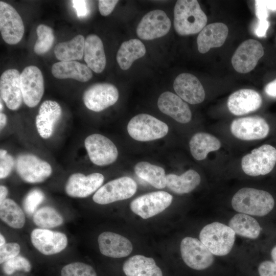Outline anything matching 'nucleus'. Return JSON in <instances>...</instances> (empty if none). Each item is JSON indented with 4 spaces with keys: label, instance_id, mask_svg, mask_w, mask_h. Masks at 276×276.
Here are the masks:
<instances>
[{
    "label": "nucleus",
    "instance_id": "12",
    "mask_svg": "<svg viewBox=\"0 0 276 276\" xmlns=\"http://www.w3.org/2000/svg\"><path fill=\"white\" fill-rule=\"evenodd\" d=\"M266 120L259 116L242 117L234 120L230 126L232 134L243 141L258 140L265 138L269 132Z\"/></svg>",
    "mask_w": 276,
    "mask_h": 276
},
{
    "label": "nucleus",
    "instance_id": "19",
    "mask_svg": "<svg viewBox=\"0 0 276 276\" xmlns=\"http://www.w3.org/2000/svg\"><path fill=\"white\" fill-rule=\"evenodd\" d=\"M20 76L18 70L11 68L5 71L0 78L1 98L7 107L13 110L18 109L23 100Z\"/></svg>",
    "mask_w": 276,
    "mask_h": 276
},
{
    "label": "nucleus",
    "instance_id": "24",
    "mask_svg": "<svg viewBox=\"0 0 276 276\" xmlns=\"http://www.w3.org/2000/svg\"><path fill=\"white\" fill-rule=\"evenodd\" d=\"M61 114V107L56 101L46 100L41 104L38 114L36 117L35 124L41 137L48 139L52 135L54 126Z\"/></svg>",
    "mask_w": 276,
    "mask_h": 276
},
{
    "label": "nucleus",
    "instance_id": "17",
    "mask_svg": "<svg viewBox=\"0 0 276 276\" xmlns=\"http://www.w3.org/2000/svg\"><path fill=\"white\" fill-rule=\"evenodd\" d=\"M31 240L33 246L45 255H52L61 251L67 244V237L64 234L43 228L33 230Z\"/></svg>",
    "mask_w": 276,
    "mask_h": 276
},
{
    "label": "nucleus",
    "instance_id": "2",
    "mask_svg": "<svg viewBox=\"0 0 276 276\" xmlns=\"http://www.w3.org/2000/svg\"><path fill=\"white\" fill-rule=\"evenodd\" d=\"M208 18L196 0H179L174 9V27L180 35L196 34L205 26Z\"/></svg>",
    "mask_w": 276,
    "mask_h": 276
},
{
    "label": "nucleus",
    "instance_id": "27",
    "mask_svg": "<svg viewBox=\"0 0 276 276\" xmlns=\"http://www.w3.org/2000/svg\"><path fill=\"white\" fill-rule=\"evenodd\" d=\"M51 72L56 78H72L83 82L88 81L93 77L91 70L86 64L76 61L56 62L52 65Z\"/></svg>",
    "mask_w": 276,
    "mask_h": 276
},
{
    "label": "nucleus",
    "instance_id": "4",
    "mask_svg": "<svg viewBox=\"0 0 276 276\" xmlns=\"http://www.w3.org/2000/svg\"><path fill=\"white\" fill-rule=\"evenodd\" d=\"M127 131L134 140L147 142L164 137L169 127L164 122L146 113L133 117L128 122Z\"/></svg>",
    "mask_w": 276,
    "mask_h": 276
},
{
    "label": "nucleus",
    "instance_id": "25",
    "mask_svg": "<svg viewBox=\"0 0 276 276\" xmlns=\"http://www.w3.org/2000/svg\"><path fill=\"white\" fill-rule=\"evenodd\" d=\"M228 33L227 26L222 22L212 23L205 26L197 37L198 51L204 54L211 48L222 46L227 38Z\"/></svg>",
    "mask_w": 276,
    "mask_h": 276
},
{
    "label": "nucleus",
    "instance_id": "20",
    "mask_svg": "<svg viewBox=\"0 0 276 276\" xmlns=\"http://www.w3.org/2000/svg\"><path fill=\"white\" fill-rule=\"evenodd\" d=\"M173 87L180 98L191 104H199L204 100L205 91L201 83L191 74L182 73L177 76Z\"/></svg>",
    "mask_w": 276,
    "mask_h": 276
},
{
    "label": "nucleus",
    "instance_id": "3",
    "mask_svg": "<svg viewBox=\"0 0 276 276\" xmlns=\"http://www.w3.org/2000/svg\"><path fill=\"white\" fill-rule=\"evenodd\" d=\"M199 239L214 255L223 256L231 251L235 233L228 225L214 222L206 225L199 233Z\"/></svg>",
    "mask_w": 276,
    "mask_h": 276
},
{
    "label": "nucleus",
    "instance_id": "44",
    "mask_svg": "<svg viewBox=\"0 0 276 276\" xmlns=\"http://www.w3.org/2000/svg\"><path fill=\"white\" fill-rule=\"evenodd\" d=\"M118 2L119 1L117 0L99 1L98 6L100 14L104 16L109 15Z\"/></svg>",
    "mask_w": 276,
    "mask_h": 276
},
{
    "label": "nucleus",
    "instance_id": "47",
    "mask_svg": "<svg viewBox=\"0 0 276 276\" xmlns=\"http://www.w3.org/2000/svg\"><path fill=\"white\" fill-rule=\"evenodd\" d=\"M269 22L267 20H259V24L255 31L257 36L259 37H265L267 30L269 27Z\"/></svg>",
    "mask_w": 276,
    "mask_h": 276
},
{
    "label": "nucleus",
    "instance_id": "39",
    "mask_svg": "<svg viewBox=\"0 0 276 276\" xmlns=\"http://www.w3.org/2000/svg\"><path fill=\"white\" fill-rule=\"evenodd\" d=\"M31 269V264L28 259L18 255L3 263V270L7 275L12 274L16 271L29 272Z\"/></svg>",
    "mask_w": 276,
    "mask_h": 276
},
{
    "label": "nucleus",
    "instance_id": "31",
    "mask_svg": "<svg viewBox=\"0 0 276 276\" xmlns=\"http://www.w3.org/2000/svg\"><path fill=\"white\" fill-rule=\"evenodd\" d=\"M146 48L137 39H131L122 43L117 54V61L121 69L127 70L136 59L143 57Z\"/></svg>",
    "mask_w": 276,
    "mask_h": 276
},
{
    "label": "nucleus",
    "instance_id": "18",
    "mask_svg": "<svg viewBox=\"0 0 276 276\" xmlns=\"http://www.w3.org/2000/svg\"><path fill=\"white\" fill-rule=\"evenodd\" d=\"M104 176L99 173L87 176L80 173L72 174L65 185L66 194L73 197H86L97 191L104 181Z\"/></svg>",
    "mask_w": 276,
    "mask_h": 276
},
{
    "label": "nucleus",
    "instance_id": "41",
    "mask_svg": "<svg viewBox=\"0 0 276 276\" xmlns=\"http://www.w3.org/2000/svg\"><path fill=\"white\" fill-rule=\"evenodd\" d=\"M14 165L13 157L7 153V151L0 150V178L7 177L12 171Z\"/></svg>",
    "mask_w": 276,
    "mask_h": 276
},
{
    "label": "nucleus",
    "instance_id": "53",
    "mask_svg": "<svg viewBox=\"0 0 276 276\" xmlns=\"http://www.w3.org/2000/svg\"><path fill=\"white\" fill-rule=\"evenodd\" d=\"M6 243V241L4 237L2 234L0 235V247H2Z\"/></svg>",
    "mask_w": 276,
    "mask_h": 276
},
{
    "label": "nucleus",
    "instance_id": "45",
    "mask_svg": "<svg viewBox=\"0 0 276 276\" xmlns=\"http://www.w3.org/2000/svg\"><path fill=\"white\" fill-rule=\"evenodd\" d=\"M256 14L259 20H267L268 16V9L265 1H255Z\"/></svg>",
    "mask_w": 276,
    "mask_h": 276
},
{
    "label": "nucleus",
    "instance_id": "16",
    "mask_svg": "<svg viewBox=\"0 0 276 276\" xmlns=\"http://www.w3.org/2000/svg\"><path fill=\"white\" fill-rule=\"evenodd\" d=\"M264 53L263 46L259 41L247 39L234 53L232 58V65L238 73H248L256 67Z\"/></svg>",
    "mask_w": 276,
    "mask_h": 276
},
{
    "label": "nucleus",
    "instance_id": "32",
    "mask_svg": "<svg viewBox=\"0 0 276 276\" xmlns=\"http://www.w3.org/2000/svg\"><path fill=\"white\" fill-rule=\"evenodd\" d=\"M85 40L84 36L78 35L71 40L57 43L54 48V54L60 61L81 60L84 55Z\"/></svg>",
    "mask_w": 276,
    "mask_h": 276
},
{
    "label": "nucleus",
    "instance_id": "8",
    "mask_svg": "<svg viewBox=\"0 0 276 276\" xmlns=\"http://www.w3.org/2000/svg\"><path fill=\"white\" fill-rule=\"evenodd\" d=\"M84 145L91 162L98 166H103L114 162L118 151L114 143L108 137L98 133L88 136Z\"/></svg>",
    "mask_w": 276,
    "mask_h": 276
},
{
    "label": "nucleus",
    "instance_id": "49",
    "mask_svg": "<svg viewBox=\"0 0 276 276\" xmlns=\"http://www.w3.org/2000/svg\"><path fill=\"white\" fill-rule=\"evenodd\" d=\"M8 192V189L5 186L2 185L0 186V203L6 199Z\"/></svg>",
    "mask_w": 276,
    "mask_h": 276
},
{
    "label": "nucleus",
    "instance_id": "1",
    "mask_svg": "<svg viewBox=\"0 0 276 276\" xmlns=\"http://www.w3.org/2000/svg\"><path fill=\"white\" fill-rule=\"evenodd\" d=\"M231 203L233 208L240 213L261 217L272 211L274 200L266 191L245 187L234 194Z\"/></svg>",
    "mask_w": 276,
    "mask_h": 276
},
{
    "label": "nucleus",
    "instance_id": "30",
    "mask_svg": "<svg viewBox=\"0 0 276 276\" xmlns=\"http://www.w3.org/2000/svg\"><path fill=\"white\" fill-rule=\"evenodd\" d=\"M166 180V186L171 191L177 194H183L194 190L200 184L201 177L197 171L190 169L179 176L167 174Z\"/></svg>",
    "mask_w": 276,
    "mask_h": 276
},
{
    "label": "nucleus",
    "instance_id": "43",
    "mask_svg": "<svg viewBox=\"0 0 276 276\" xmlns=\"http://www.w3.org/2000/svg\"><path fill=\"white\" fill-rule=\"evenodd\" d=\"M260 276H276V265L273 262L264 261L258 267Z\"/></svg>",
    "mask_w": 276,
    "mask_h": 276
},
{
    "label": "nucleus",
    "instance_id": "5",
    "mask_svg": "<svg viewBox=\"0 0 276 276\" xmlns=\"http://www.w3.org/2000/svg\"><path fill=\"white\" fill-rule=\"evenodd\" d=\"M276 164V149L269 144L253 149L241 159V168L250 176L265 175L270 173Z\"/></svg>",
    "mask_w": 276,
    "mask_h": 276
},
{
    "label": "nucleus",
    "instance_id": "11",
    "mask_svg": "<svg viewBox=\"0 0 276 276\" xmlns=\"http://www.w3.org/2000/svg\"><path fill=\"white\" fill-rule=\"evenodd\" d=\"M23 101L29 107L37 105L44 93L43 78L41 71L35 66L24 68L20 76Z\"/></svg>",
    "mask_w": 276,
    "mask_h": 276
},
{
    "label": "nucleus",
    "instance_id": "46",
    "mask_svg": "<svg viewBox=\"0 0 276 276\" xmlns=\"http://www.w3.org/2000/svg\"><path fill=\"white\" fill-rule=\"evenodd\" d=\"M73 7L75 9L78 17H82L88 13V9L86 6V1L82 0H75L72 1Z\"/></svg>",
    "mask_w": 276,
    "mask_h": 276
},
{
    "label": "nucleus",
    "instance_id": "54",
    "mask_svg": "<svg viewBox=\"0 0 276 276\" xmlns=\"http://www.w3.org/2000/svg\"><path fill=\"white\" fill-rule=\"evenodd\" d=\"M0 106H1V107H0V110H1V111H2V109H3V103H2L1 100Z\"/></svg>",
    "mask_w": 276,
    "mask_h": 276
},
{
    "label": "nucleus",
    "instance_id": "26",
    "mask_svg": "<svg viewBox=\"0 0 276 276\" xmlns=\"http://www.w3.org/2000/svg\"><path fill=\"white\" fill-rule=\"evenodd\" d=\"M84 59L88 67L94 72L100 73L106 65V57L103 42L95 34L87 36L85 40Z\"/></svg>",
    "mask_w": 276,
    "mask_h": 276
},
{
    "label": "nucleus",
    "instance_id": "9",
    "mask_svg": "<svg viewBox=\"0 0 276 276\" xmlns=\"http://www.w3.org/2000/svg\"><path fill=\"white\" fill-rule=\"evenodd\" d=\"M172 199L173 196L166 192H153L134 199L130 206L134 213L146 219L164 211L171 204Z\"/></svg>",
    "mask_w": 276,
    "mask_h": 276
},
{
    "label": "nucleus",
    "instance_id": "21",
    "mask_svg": "<svg viewBox=\"0 0 276 276\" xmlns=\"http://www.w3.org/2000/svg\"><path fill=\"white\" fill-rule=\"evenodd\" d=\"M261 95L251 89H241L228 97L227 107L229 111L235 116H242L255 111L261 106Z\"/></svg>",
    "mask_w": 276,
    "mask_h": 276
},
{
    "label": "nucleus",
    "instance_id": "51",
    "mask_svg": "<svg viewBox=\"0 0 276 276\" xmlns=\"http://www.w3.org/2000/svg\"><path fill=\"white\" fill-rule=\"evenodd\" d=\"M7 123V116L4 113H0V128L2 130Z\"/></svg>",
    "mask_w": 276,
    "mask_h": 276
},
{
    "label": "nucleus",
    "instance_id": "50",
    "mask_svg": "<svg viewBox=\"0 0 276 276\" xmlns=\"http://www.w3.org/2000/svg\"><path fill=\"white\" fill-rule=\"evenodd\" d=\"M265 2L268 10L272 11H276V0H266Z\"/></svg>",
    "mask_w": 276,
    "mask_h": 276
},
{
    "label": "nucleus",
    "instance_id": "42",
    "mask_svg": "<svg viewBox=\"0 0 276 276\" xmlns=\"http://www.w3.org/2000/svg\"><path fill=\"white\" fill-rule=\"evenodd\" d=\"M20 246L15 242L5 243L0 247V263L17 256L20 252Z\"/></svg>",
    "mask_w": 276,
    "mask_h": 276
},
{
    "label": "nucleus",
    "instance_id": "52",
    "mask_svg": "<svg viewBox=\"0 0 276 276\" xmlns=\"http://www.w3.org/2000/svg\"><path fill=\"white\" fill-rule=\"evenodd\" d=\"M271 256L273 262L276 265V245L272 248L271 251Z\"/></svg>",
    "mask_w": 276,
    "mask_h": 276
},
{
    "label": "nucleus",
    "instance_id": "34",
    "mask_svg": "<svg viewBox=\"0 0 276 276\" xmlns=\"http://www.w3.org/2000/svg\"><path fill=\"white\" fill-rule=\"evenodd\" d=\"M134 172L140 178L157 189L166 186V175L164 169L147 162H140L134 166Z\"/></svg>",
    "mask_w": 276,
    "mask_h": 276
},
{
    "label": "nucleus",
    "instance_id": "23",
    "mask_svg": "<svg viewBox=\"0 0 276 276\" xmlns=\"http://www.w3.org/2000/svg\"><path fill=\"white\" fill-rule=\"evenodd\" d=\"M98 242L101 253L111 258L127 257L133 249L131 242L127 238L112 232L101 233L98 237Z\"/></svg>",
    "mask_w": 276,
    "mask_h": 276
},
{
    "label": "nucleus",
    "instance_id": "6",
    "mask_svg": "<svg viewBox=\"0 0 276 276\" xmlns=\"http://www.w3.org/2000/svg\"><path fill=\"white\" fill-rule=\"evenodd\" d=\"M136 190L135 181L131 177L123 176L101 187L94 195L93 199L98 204H109L131 197Z\"/></svg>",
    "mask_w": 276,
    "mask_h": 276
},
{
    "label": "nucleus",
    "instance_id": "14",
    "mask_svg": "<svg viewBox=\"0 0 276 276\" xmlns=\"http://www.w3.org/2000/svg\"><path fill=\"white\" fill-rule=\"evenodd\" d=\"M16 170L22 180L33 183L44 181L52 172V167L48 162L28 154L17 157Z\"/></svg>",
    "mask_w": 276,
    "mask_h": 276
},
{
    "label": "nucleus",
    "instance_id": "10",
    "mask_svg": "<svg viewBox=\"0 0 276 276\" xmlns=\"http://www.w3.org/2000/svg\"><path fill=\"white\" fill-rule=\"evenodd\" d=\"M119 99V91L113 85L107 83H95L88 87L83 95V102L89 110L102 111L115 104Z\"/></svg>",
    "mask_w": 276,
    "mask_h": 276
},
{
    "label": "nucleus",
    "instance_id": "13",
    "mask_svg": "<svg viewBox=\"0 0 276 276\" xmlns=\"http://www.w3.org/2000/svg\"><path fill=\"white\" fill-rule=\"evenodd\" d=\"M0 31L4 40L11 45L21 40L25 31L18 13L12 6L3 1L0 2Z\"/></svg>",
    "mask_w": 276,
    "mask_h": 276
},
{
    "label": "nucleus",
    "instance_id": "35",
    "mask_svg": "<svg viewBox=\"0 0 276 276\" xmlns=\"http://www.w3.org/2000/svg\"><path fill=\"white\" fill-rule=\"evenodd\" d=\"M0 217L3 221L14 228H20L25 223L24 212L14 200L9 198L0 203Z\"/></svg>",
    "mask_w": 276,
    "mask_h": 276
},
{
    "label": "nucleus",
    "instance_id": "33",
    "mask_svg": "<svg viewBox=\"0 0 276 276\" xmlns=\"http://www.w3.org/2000/svg\"><path fill=\"white\" fill-rule=\"evenodd\" d=\"M228 226L241 237L255 239L260 235L261 227L256 219L249 215L238 213L229 220Z\"/></svg>",
    "mask_w": 276,
    "mask_h": 276
},
{
    "label": "nucleus",
    "instance_id": "36",
    "mask_svg": "<svg viewBox=\"0 0 276 276\" xmlns=\"http://www.w3.org/2000/svg\"><path fill=\"white\" fill-rule=\"evenodd\" d=\"M33 219L37 226L43 228L59 226L63 220L62 216L55 209L49 206L37 210L34 214Z\"/></svg>",
    "mask_w": 276,
    "mask_h": 276
},
{
    "label": "nucleus",
    "instance_id": "22",
    "mask_svg": "<svg viewBox=\"0 0 276 276\" xmlns=\"http://www.w3.org/2000/svg\"><path fill=\"white\" fill-rule=\"evenodd\" d=\"M157 106L161 112L180 123H187L192 118L188 105L178 95L165 91L159 97Z\"/></svg>",
    "mask_w": 276,
    "mask_h": 276
},
{
    "label": "nucleus",
    "instance_id": "37",
    "mask_svg": "<svg viewBox=\"0 0 276 276\" xmlns=\"http://www.w3.org/2000/svg\"><path fill=\"white\" fill-rule=\"evenodd\" d=\"M37 39L34 47V51L37 55L48 52L53 45L55 36L53 29L45 25H39L36 29Z\"/></svg>",
    "mask_w": 276,
    "mask_h": 276
},
{
    "label": "nucleus",
    "instance_id": "28",
    "mask_svg": "<svg viewBox=\"0 0 276 276\" xmlns=\"http://www.w3.org/2000/svg\"><path fill=\"white\" fill-rule=\"evenodd\" d=\"M123 270L126 276H163L154 260L142 255H135L124 263Z\"/></svg>",
    "mask_w": 276,
    "mask_h": 276
},
{
    "label": "nucleus",
    "instance_id": "38",
    "mask_svg": "<svg viewBox=\"0 0 276 276\" xmlns=\"http://www.w3.org/2000/svg\"><path fill=\"white\" fill-rule=\"evenodd\" d=\"M61 276H97L95 269L89 265L82 262H74L64 266L61 271Z\"/></svg>",
    "mask_w": 276,
    "mask_h": 276
},
{
    "label": "nucleus",
    "instance_id": "40",
    "mask_svg": "<svg viewBox=\"0 0 276 276\" xmlns=\"http://www.w3.org/2000/svg\"><path fill=\"white\" fill-rule=\"evenodd\" d=\"M44 199V194L40 190L34 189L30 191L22 202L23 208L26 214L29 216L32 215Z\"/></svg>",
    "mask_w": 276,
    "mask_h": 276
},
{
    "label": "nucleus",
    "instance_id": "7",
    "mask_svg": "<svg viewBox=\"0 0 276 276\" xmlns=\"http://www.w3.org/2000/svg\"><path fill=\"white\" fill-rule=\"evenodd\" d=\"M180 252L185 263L190 268L197 270L205 269L214 262L213 255L197 238L187 237L180 243Z\"/></svg>",
    "mask_w": 276,
    "mask_h": 276
},
{
    "label": "nucleus",
    "instance_id": "15",
    "mask_svg": "<svg viewBox=\"0 0 276 276\" xmlns=\"http://www.w3.org/2000/svg\"><path fill=\"white\" fill-rule=\"evenodd\" d=\"M171 28V21L162 10H152L146 14L137 26L136 32L143 40H152L166 35Z\"/></svg>",
    "mask_w": 276,
    "mask_h": 276
},
{
    "label": "nucleus",
    "instance_id": "48",
    "mask_svg": "<svg viewBox=\"0 0 276 276\" xmlns=\"http://www.w3.org/2000/svg\"><path fill=\"white\" fill-rule=\"evenodd\" d=\"M267 95L272 97H276V79L269 83L265 88Z\"/></svg>",
    "mask_w": 276,
    "mask_h": 276
},
{
    "label": "nucleus",
    "instance_id": "29",
    "mask_svg": "<svg viewBox=\"0 0 276 276\" xmlns=\"http://www.w3.org/2000/svg\"><path fill=\"white\" fill-rule=\"evenodd\" d=\"M221 146V142L217 137L206 132L195 133L189 142L191 153L197 160L205 159L209 153L218 150Z\"/></svg>",
    "mask_w": 276,
    "mask_h": 276
}]
</instances>
